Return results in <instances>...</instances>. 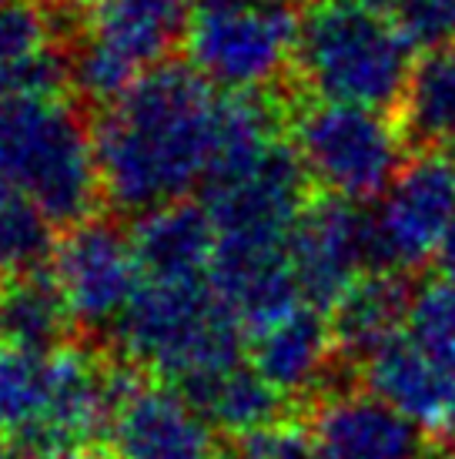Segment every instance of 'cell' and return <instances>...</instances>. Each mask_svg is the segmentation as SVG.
<instances>
[{
    "label": "cell",
    "mask_w": 455,
    "mask_h": 459,
    "mask_svg": "<svg viewBox=\"0 0 455 459\" xmlns=\"http://www.w3.org/2000/svg\"><path fill=\"white\" fill-rule=\"evenodd\" d=\"M71 325V312L51 272L13 279L0 292V342L51 352Z\"/></svg>",
    "instance_id": "ffe728a7"
},
{
    "label": "cell",
    "mask_w": 455,
    "mask_h": 459,
    "mask_svg": "<svg viewBox=\"0 0 455 459\" xmlns=\"http://www.w3.org/2000/svg\"><path fill=\"white\" fill-rule=\"evenodd\" d=\"M435 262H439V268L442 272H455V221L449 225V231H445L442 245H439V255H435Z\"/></svg>",
    "instance_id": "484cf974"
},
{
    "label": "cell",
    "mask_w": 455,
    "mask_h": 459,
    "mask_svg": "<svg viewBox=\"0 0 455 459\" xmlns=\"http://www.w3.org/2000/svg\"><path fill=\"white\" fill-rule=\"evenodd\" d=\"M191 0H98L88 34L71 61V77L90 101L111 104L141 74L165 65L177 38H185Z\"/></svg>",
    "instance_id": "52a82bcc"
},
{
    "label": "cell",
    "mask_w": 455,
    "mask_h": 459,
    "mask_svg": "<svg viewBox=\"0 0 455 459\" xmlns=\"http://www.w3.org/2000/svg\"><path fill=\"white\" fill-rule=\"evenodd\" d=\"M416 48L385 11L362 0H308L298 21L295 77L315 101L399 115Z\"/></svg>",
    "instance_id": "7a4b0ae2"
},
{
    "label": "cell",
    "mask_w": 455,
    "mask_h": 459,
    "mask_svg": "<svg viewBox=\"0 0 455 459\" xmlns=\"http://www.w3.org/2000/svg\"><path fill=\"white\" fill-rule=\"evenodd\" d=\"M308 429L318 459H442L422 426L362 385L318 395Z\"/></svg>",
    "instance_id": "7c38bea8"
},
{
    "label": "cell",
    "mask_w": 455,
    "mask_h": 459,
    "mask_svg": "<svg viewBox=\"0 0 455 459\" xmlns=\"http://www.w3.org/2000/svg\"><path fill=\"white\" fill-rule=\"evenodd\" d=\"M51 369L47 352L0 342V439L13 446L47 443Z\"/></svg>",
    "instance_id": "d6986e66"
},
{
    "label": "cell",
    "mask_w": 455,
    "mask_h": 459,
    "mask_svg": "<svg viewBox=\"0 0 455 459\" xmlns=\"http://www.w3.org/2000/svg\"><path fill=\"white\" fill-rule=\"evenodd\" d=\"M455 221V152L412 154L392 192L375 208L382 268L412 272L439 255Z\"/></svg>",
    "instance_id": "30bf717a"
},
{
    "label": "cell",
    "mask_w": 455,
    "mask_h": 459,
    "mask_svg": "<svg viewBox=\"0 0 455 459\" xmlns=\"http://www.w3.org/2000/svg\"><path fill=\"white\" fill-rule=\"evenodd\" d=\"M104 433L114 459H215V426L188 395L131 372H121Z\"/></svg>",
    "instance_id": "8fae6325"
},
{
    "label": "cell",
    "mask_w": 455,
    "mask_h": 459,
    "mask_svg": "<svg viewBox=\"0 0 455 459\" xmlns=\"http://www.w3.org/2000/svg\"><path fill=\"white\" fill-rule=\"evenodd\" d=\"M0 181L54 225L74 229L88 221L101 195L94 134L57 94L4 101Z\"/></svg>",
    "instance_id": "3957f363"
},
{
    "label": "cell",
    "mask_w": 455,
    "mask_h": 459,
    "mask_svg": "<svg viewBox=\"0 0 455 459\" xmlns=\"http://www.w3.org/2000/svg\"><path fill=\"white\" fill-rule=\"evenodd\" d=\"M288 255L302 299L325 312L355 279L382 268L375 212H368V204L322 192L295 221Z\"/></svg>",
    "instance_id": "ba28073f"
},
{
    "label": "cell",
    "mask_w": 455,
    "mask_h": 459,
    "mask_svg": "<svg viewBox=\"0 0 455 459\" xmlns=\"http://www.w3.org/2000/svg\"><path fill=\"white\" fill-rule=\"evenodd\" d=\"M402 332L455 379V272L416 279Z\"/></svg>",
    "instance_id": "44dd1931"
},
{
    "label": "cell",
    "mask_w": 455,
    "mask_h": 459,
    "mask_svg": "<svg viewBox=\"0 0 455 459\" xmlns=\"http://www.w3.org/2000/svg\"><path fill=\"white\" fill-rule=\"evenodd\" d=\"M51 275L71 322L90 332L117 325L144 281L131 235L104 218H88L67 229L54 248Z\"/></svg>",
    "instance_id": "9c48e42d"
},
{
    "label": "cell",
    "mask_w": 455,
    "mask_h": 459,
    "mask_svg": "<svg viewBox=\"0 0 455 459\" xmlns=\"http://www.w3.org/2000/svg\"><path fill=\"white\" fill-rule=\"evenodd\" d=\"M54 225L51 218L30 202L17 198L0 208V275L24 279L34 275L54 258Z\"/></svg>",
    "instance_id": "7402d4cb"
},
{
    "label": "cell",
    "mask_w": 455,
    "mask_h": 459,
    "mask_svg": "<svg viewBox=\"0 0 455 459\" xmlns=\"http://www.w3.org/2000/svg\"><path fill=\"white\" fill-rule=\"evenodd\" d=\"M194 11H221V7H295L302 0H191Z\"/></svg>",
    "instance_id": "d4e9b609"
},
{
    "label": "cell",
    "mask_w": 455,
    "mask_h": 459,
    "mask_svg": "<svg viewBox=\"0 0 455 459\" xmlns=\"http://www.w3.org/2000/svg\"><path fill=\"white\" fill-rule=\"evenodd\" d=\"M131 362L151 369L161 383H188L228 369L248 352V332L235 308L204 281H141L138 295L114 325Z\"/></svg>",
    "instance_id": "277c9868"
},
{
    "label": "cell",
    "mask_w": 455,
    "mask_h": 459,
    "mask_svg": "<svg viewBox=\"0 0 455 459\" xmlns=\"http://www.w3.org/2000/svg\"><path fill=\"white\" fill-rule=\"evenodd\" d=\"M298 21L291 7L194 11L185 30L188 65L225 94H262L295 65Z\"/></svg>",
    "instance_id": "8992f818"
},
{
    "label": "cell",
    "mask_w": 455,
    "mask_h": 459,
    "mask_svg": "<svg viewBox=\"0 0 455 459\" xmlns=\"http://www.w3.org/2000/svg\"><path fill=\"white\" fill-rule=\"evenodd\" d=\"M181 393L198 406L204 420L228 436H248L265 429L271 422L288 420L285 395L262 379L252 362H235L228 369L202 376L188 383Z\"/></svg>",
    "instance_id": "e0dca14e"
},
{
    "label": "cell",
    "mask_w": 455,
    "mask_h": 459,
    "mask_svg": "<svg viewBox=\"0 0 455 459\" xmlns=\"http://www.w3.org/2000/svg\"><path fill=\"white\" fill-rule=\"evenodd\" d=\"M71 4H90V7H94V4H98V0H71Z\"/></svg>",
    "instance_id": "4316f807"
},
{
    "label": "cell",
    "mask_w": 455,
    "mask_h": 459,
    "mask_svg": "<svg viewBox=\"0 0 455 459\" xmlns=\"http://www.w3.org/2000/svg\"><path fill=\"white\" fill-rule=\"evenodd\" d=\"M21 459H94L77 443H44V446H27Z\"/></svg>",
    "instance_id": "cb8c5ba5"
},
{
    "label": "cell",
    "mask_w": 455,
    "mask_h": 459,
    "mask_svg": "<svg viewBox=\"0 0 455 459\" xmlns=\"http://www.w3.org/2000/svg\"><path fill=\"white\" fill-rule=\"evenodd\" d=\"M67 71L51 7L40 0H0V104L57 94Z\"/></svg>",
    "instance_id": "9a60e30c"
},
{
    "label": "cell",
    "mask_w": 455,
    "mask_h": 459,
    "mask_svg": "<svg viewBox=\"0 0 455 459\" xmlns=\"http://www.w3.org/2000/svg\"><path fill=\"white\" fill-rule=\"evenodd\" d=\"M416 275L399 268H375L355 279L329 308L331 342L341 366L358 372L382 342L405 329Z\"/></svg>",
    "instance_id": "5bb4252c"
},
{
    "label": "cell",
    "mask_w": 455,
    "mask_h": 459,
    "mask_svg": "<svg viewBox=\"0 0 455 459\" xmlns=\"http://www.w3.org/2000/svg\"><path fill=\"white\" fill-rule=\"evenodd\" d=\"M288 131L312 185L358 204H379L412 154L392 115L358 104H305Z\"/></svg>",
    "instance_id": "5b68a950"
},
{
    "label": "cell",
    "mask_w": 455,
    "mask_h": 459,
    "mask_svg": "<svg viewBox=\"0 0 455 459\" xmlns=\"http://www.w3.org/2000/svg\"><path fill=\"white\" fill-rule=\"evenodd\" d=\"M221 91L191 65H158L94 125L101 195L127 215L185 202L215 161Z\"/></svg>",
    "instance_id": "6da1fadb"
},
{
    "label": "cell",
    "mask_w": 455,
    "mask_h": 459,
    "mask_svg": "<svg viewBox=\"0 0 455 459\" xmlns=\"http://www.w3.org/2000/svg\"><path fill=\"white\" fill-rule=\"evenodd\" d=\"M0 459H4V456H0Z\"/></svg>",
    "instance_id": "83f0119b"
},
{
    "label": "cell",
    "mask_w": 455,
    "mask_h": 459,
    "mask_svg": "<svg viewBox=\"0 0 455 459\" xmlns=\"http://www.w3.org/2000/svg\"><path fill=\"white\" fill-rule=\"evenodd\" d=\"M248 362L285 399L322 393L345 369L335 356L329 319L308 302L248 329Z\"/></svg>",
    "instance_id": "4fadbf2b"
},
{
    "label": "cell",
    "mask_w": 455,
    "mask_h": 459,
    "mask_svg": "<svg viewBox=\"0 0 455 459\" xmlns=\"http://www.w3.org/2000/svg\"><path fill=\"white\" fill-rule=\"evenodd\" d=\"M238 459H318L315 436L291 420L271 422L238 439Z\"/></svg>",
    "instance_id": "603a6c76"
},
{
    "label": "cell",
    "mask_w": 455,
    "mask_h": 459,
    "mask_svg": "<svg viewBox=\"0 0 455 459\" xmlns=\"http://www.w3.org/2000/svg\"><path fill=\"white\" fill-rule=\"evenodd\" d=\"M134 252L148 281H204L211 279L218 252V229L208 208L175 202L154 208L134 225Z\"/></svg>",
    "instance_id": "2e32d148"
},
{
    "label": "cell",
    "mask_w": 455,
    "mask_h": 459,
    "mask_svg": "<svg viewBox=\"0 0 455 459\" xmlns=\"http://www.w3.org/2000/svg\"><path fill=\"white\" fill-rule=\"evenodd\" d=\"M395 121L412 154L455 152V44L418 57Z\"/></svg>",
    "instance_id": "ac0fdd59"
}]
</instances>
